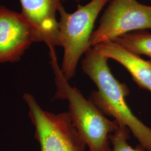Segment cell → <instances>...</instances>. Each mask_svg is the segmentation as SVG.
<instances>
[{"instance_id": "obj_9", "label": "cell", "mask_w": 151, "mask_h": 151, "mask_svg": "<svg viewBox=\"0 0 151 151\" xmlns=\"http://www.w3.org/2000/svg\"><path fill=\"white\" fill-rule=\"evenodd\" d=\"M137 55H145L151 60V33L145 30L127 33L112 40Z\"/></svg>"}, {"instance_id": "obj_7", "label": "cell", "mask_w": 151, "mask_h": 151, "mask_svg": "<svg viewBox=\"0 0 151 151\" xmlns=\"http://www.w3.org/2000/svg\"><path fill=\"white\" fill-rule=\"evenodd\" d=\"M32 42V29L21 14L0 6V63L19 61Z\"/></svg>"}, {"instance_id": "obj_3", "label": "cell", "mask_w": 151, "mask_h": 151, "mask_svg": "<svg viewBox=\"0 0 151 151\" xmlns=\"http://www.w3.org/2000/svg\"><path fill=\"white\" fill-rule=\"evenodd\" d=\"M109 1L92 0L86 5H78L77 10L71 14L60 6L59 40L64 49L60 69L67 80L75 75L81 57L91 48L90 40L95 22Z\"/></svg>"}, {"instance_id": "obj_4", "label": "cell", "mask_w": 151, "mask_h": 151, "mask_svg": "<svg viewBox=\"0 0 151 151\" xmlns=\"http://www.w3.org/2000/svg\"><path fill=\"white\" fill-rule=\"evenodd\" d=\"M22 98L28 108L40 151H85L86 145L73 124L69 112L54 114L44 110L35 98L27 92Z\"/></svg>"}, {"instance_id": "obj_8", "label": "cell", "mask_w": 151, "mask_h": 151, "mask_svg": "<svg viewBox=\"0 0 151 151\" xmlns=\"http://www.w3.org/2000/svg\"><path fill=\"white\" fill-rule=\"evenodd\" d=\"M93 48L99 54L123 65L138 86L151 92V60H143L140 55L130 52L113 40L98 44Z\"/></svg>"}, {"instance_id": "obj_1", "label": "cell", "mask_w": 151, "mask_h": 151, "mask_svg": "<svg viewBox=\"0 0 151 151\" xmlns=\"http://www.w3.org/2000/svg\"><path fill=\"white\" fill-rule=\"evenodd\" d=\"M81 60L82 70L95 83L97 91H92L88 100L105 115L114 118L130 132L147 151H151V128L143 123L132 113L126 103L129 94L127 85L119 82L112 74L109 58L91 47Z\"/></svg>"}, {"instance_id": "obj_6", "label": "cell", "mask_w": 151, "mask_h": 151, "mask_svg": "<svg viewBox=\"0 0 151 151\" xmlns=\"http://www.w3.org/2000/svg\"><path fill=\"white\" fill-rule=\"evenodd\" d=\"M65 0H20L21 15L32 30V42H43L49 48L60 46L56 12Z\"/></svg>"}, {"instance_id": "obj_5", "label": "cell", "mask_w": 151, "mask_h": 151, "mask_svg": "<svg viewBox=\"0 0 151 151\" xmlns=\"http://www.w3.org/2000/svg\"><path fill=\"white\" fill-rule=\"evenodd\" d=\"M151 29V6L137 0H112L92 32L91 47L132 31Z\"/></svg>"}, {"instance_id": "obj_11", "label": "cell", "mask_w": 151, "mask_h": 151, "mask_svg": "<svg viewBox=\"0 0 151 151\" xmlns=\"http://www.w3.org/2000/svg\"><path fill=\"white\" fill-rule=\"evenodd\" d=\"M148 1H149L150 2H151V0H148Z\"/></svg>"}, {"instance_id": "obj_2", "label": "cell", "mask_w": 151, "mask_h": 151, "mask_svg": "<svg viewBox=\"0 0 151 151\" xmlns=\"http://www.w3.org/2000/svg\"><path fill=\"white\" fill-rule=\"evenodd\" d=\"M49 55L56 87L53 99L68 101L72 123L88 151H113L109 135L118 128L119 123L107 118L78 88L70 86L58 64L55 50Z\"/></svg>"}, {"instance_id": "obj_10", "label": "cell", "mask_w": 151, "mask_h": 151, "mask_svg": "<svg viewBox=\"0 0 151 151\" xmlns=\"http://www.w3.org/2000/svg\"><path fill=\"white\" fill-rule=\"evenodd\" d=\"M130 130L123 124H119V127L109 135V140L112 144L113 151H147L140 144L135 148H132L128 143L129 139Z\"/></svg>"}]
</instances>
